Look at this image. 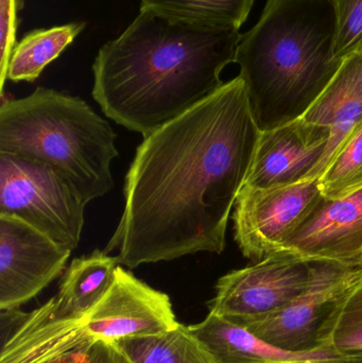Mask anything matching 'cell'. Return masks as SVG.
Here are the masks:
<instances>
[{"mask_svg": "<svg viewBox=\"0 0 362 363\" xmlns=\"http://www.w3.org/2000/svg\"><path fill=\"white\" fill-rule=\"evenodd\" d=\"M261 129L242 77L142 136L125 176V209L106 245L119 264L221 254Z\"/></svg>", "mask_w": 362, "mask_h": 363, "instance_id": "cell-1", "label": "cell"}, {"mask_svg": "<svg viewBox=\"0 0 362 363\" xmlns=\"http://www.w3.org/2000/svg\"><path fill=\"white\" fill-rule=\"evenodd\" d=\"M239 30L140 11L93 64L94 99L117 125L142 136L218 91L235 63Z\"/></svg>", "mask_w": 362, "mask_h": 363, "instance_id": "cell-2", "label": "cell"}, {"mask_svg": "<svg viewBox=\"0 0 362 363\" xmlns=\"http://www.w3.org/2000/svg\"><path fill=\"white\" fill-rule=\"evenodd\" d=\"M334 0H267L235 63L261 131L301 118L339 70Z\"/></svg>", "mask_w": 362, "mask_h": 363, "instance_id": "cell-3", "label": "cell"}, {"mask_svg": "<svg viewBox=\"0 0 362 363\" xmlns=\"http://www.w3.org/2000/svg\"><path fill=\"white\" fill-rule=\"evenodd\" d=\"M116 133L84 100L38 87L0 106V152L52 168L89 203L114 187Z\"/></svg>", "mask_w": 362, "mask_h": 363, "instance_id": "cell-4", "label": "cell"}, {"mask_svg": "<svg viewBox=\"0 0 362 363\" xmlns=\"http://www.w3.org/2000/svg\"><path fill=\"white\" fill-rule=\"evenodd\" d=\"M86 204L49 166L0 152V215L23 220L72 252L80 242Z\"/></svg>", "mask_w": 362, "mask_h": 363, "instance_id": "cell-5", "label": "cell"}, {"mask_svg": "<svg viewBox=\"0 0 362 363\" xmlns=\"http://www.w3.org/2000/svg\"><path fill=\"white\" fill-rule=\"evenodd\" d=\"M312 281L293 303L242 326L291 353L320 351V336L334 311L362 283V266L312 262ZM240 325V324H239Z\"/></svg>", "mask_w": 362, "mask_h": 363, "instance_id": "cell-6", "label": "cell"}, {"mask_svg": "<svg viewBox=\"0 0 362 363\" xmlns=\"http://www.w3.org/2000/svg\"><path fill=\"white\" fill-rule=\"evenodd\" d=\"M312 275V262L286 250L276 252L220 277L210 313L240 325L261 319L303 294Z\"/></svg>", "mask_w": 362, "mask_h": 363, "instance_id": "cell-7", "label": "cell"}, {"mask_svg": "<svg viewBox=\"0 0 362 363\" xmlns=\"http://www.w3.org/2000/svg\"><path fill=\"white\" fill-rule=\"evenodd\" d=\"M323 198L318 180L278 187L244 185L234 205V235L244 257L259 262L282 251Z\"/></svg>", "mask_w": 362, "mask_h": 363, "instance_id": "cell-8", "label": "cell"}, {"mask_svg": "<svg viewBox=\"0 0 362 363\" xmlns=\"http://www.w3.org/2000/svg\"><path fill=\"white\" fill-rule=\"evenodd\" d=\"M96 343L159 336L179 325L167 294L147 285L119 264L112 285L82 319Z\"/></svg>", "mask_w": 362, "mask_h": 363, "instance_id": "cell-9", "label": "cell"}, {"mask_svg": "<svg viewBox=\"0 0 362 363\" xmlns=\"http://www.w3.org/2000/svg\"><path fill=\"white\" fill-rule=\"evenodd\" d=\"M72 251L23 220L0 215V309L15 311L63 272Z\"/></svg>", "mask_w": 362, "mask_h": 363, "instance_id": "cell-10", "label": "cell"}, {"mask_svg": "<svg viewBox=\"0 0 362 363\" xmlns=\"http://www.w3.org/2000/svg\"><path fill=\"white\" fill-rule=\"evenodd\" d=\"M283 250L308 262L362 266V189L344 198L323 196Z\"/></svg>", "mask_w": 362, "mask_h": 363, "instance_id": "cell-11", "label": "cell"}, {"mask_svg": "<svg viewBox=\"0 0 362 363\" xmlns=\"http://www.w3.org/2000/svg\"><path fill=\"white\" fill-rule=\"evenodd\" d=\"M329 140L327 129L301 118L261 131L244 185L270 188L307 180Z\"/></svg>", "mask_w": 362, "mask_h": 363, "instance_id": "cell-12", "label": "cell"}, {"mask_svg": "<svg viewBox=\"0 0 362 363\" xmlns=\"http://www.w3.org/2000/svg\"><path fill=\"white\" fill-rule=\"evenodd\" d=\"M95 345L82 319L64 315L53 296L23 315L2 345L0 363H55Z\"/></svg>", "mask_w": 362, "mask_h": 363, "instance_id": "cell-13", "label": "cell"}, {"mask_svg": "<svg viewBox=\"0 0 362 363\" xmlns=\"http://www.w3.org/2000/svg\"><path fill=\"white\" fill-rule=\"evenodd\" d=\"M301 119L329 132L324 155L307 179L318 180L362 125V47L344 60L333 80Z\"/></svg>", "mask_w": 362, "mask_h": 363, "instance_id": "cell-14", "label": "cell"}, {"mask_svg": "<svg viewBox=\"0 0 362 363\" xmlns=\"http://www.w3.org/2000/svg\"><path fill=\"white\" fill-rule=\"evenodd\" d=\"M188 328L217 363L344 362V356L329 349L310 353L284 351L266 342L244 326L210 313L203 321Z\"/></svg>", "mask_w": 362, "mask_h": 363, "instance_id": "cell-15", "label": "cell"}, {"mask_svg": "<svg viewBox=\"0 0 362 363\" xmlns=\"http://www.w3.org/2000/svg\"><path fill=\"white\" fill-rule=\"evenodd\" d=\"M118 266L116 256L99 250L72 260L55 296L61 313L83 319L106 294Z\"/></svg>", "mask_w": 362, "mask_h": 363, "instance_id": "cell-16", "label": "cell"}, {"mask_svg": "<svg viewBox=\"0 0 362 363\" xmlns=\"http://www.w3.org/2000/svg\"><path fill=\"white\" fill-rule=\"evenodd\" d=\"M85 27V23H70L29 32L17 43L11 53L6 80L34 82L46 66L57 59Z\"/></svg>", "mask_w": 362, "mask_h": 363, "instance_id": "cell-17", "label": "cell"}, {"mask_svg": "<svg viewBox=\"0 0 362 363\" xmlns=\"http://www.w3.org/2000/svg\"><path fill=\"white\" fill-rule=\"evenodd\" d=\"M112 345L128 363H217L188 326L181 323L159 336L129 339Z\"/></svg>", "mask_w": 362, "mask_h": 363, "instance_id": "cell-18", "label": "cell"}, {"mask_svg": "<svg viewBox=\"0 0 362 363\" xmlns=\"http://www.w3.org/2000/svg\"><path fill=\"white\" fill-rule=\"evenodd\" d=\"M255 0H142L140 11H152L170 18L239 30Z\"/></svg>", "mask_w": 362, "mask_h": 363, "instance_id": "cell-19", "label": "cell"}, {"mask_svg": "<svg viewBox=\"0 0 362 363\" xmlns=\"http://www.w3.org/2000/svg\"><path fill=\"white\" fill-rule=\"evenodd\" d=\"M322 349L344 356L362 350V283L337 307L320 336Z\"/></svg>", "mask_w": 362, "mask_h": 363, "instance_id": "cell-20", "label": "cell"}, {"mask_svg": "<svg viewBox=\"0 0 362 363\" xmlns=\"http://www.w3.org/2000/svg\"><path fill=\"white\" fill-rule=\"evenodd\" d=\"M322 196L339 199L362 189V125L318 179Z\"/></svg>", "mask_w": 362, "mask_h": 363, "instance_id": "cell-21", "label": "cell"}, {"mask_svg": "<svg viewBox=\"0 0 362 363\" xmlns=\"http://www.w3.org/2000/svg\"><path fill=\"white\" fill-rule=\"evenodd\" d=\"M337 13L336 55L344 60L362 47V0H334Z\"/></svg>", "mask_w": 362, "mask_h": 363, "instance_id": "cell-22", "label": "cell"}, {"mask_svg": "<svg viewBox=\"0 0 362 363\" xmlns=\"http://www.w3.org/2000/svg\"><path fill=\"white\" fill-rule=\"evenodd\" d=\"M1 17V63H0V84L4 89L6 80V69L13 49L16 46V34L18 29L19 11L23 9V0H0Z\"/></svg>", "mask_w": 362, "mask_h": 363, "instance_id": "cell-23", "label": "cell"}, {"mask_svg": "<svg viewBox=\"0 0 362 363\" xmlns=\"http://www.w3.org/2000/svg\"><path fill=\"white\" fill-rule=\"evenodd\" d=\"M84 363H127L121 354L108 343L98 342L94 345L91 357Z\"/></svg>", "mask_w": 362, "mask_h": 363, "instance_id": "cell-24", "label": "cell"}, {"mask_svg": "<svg viewBox=\"0 0 362 363\" xmlns=\"http://www.w3.org/2000/svg\"><path fill=\"white\" fill-rule=\"evenodd\" d=\"M94 347L89 350H84V351L76 352L63 359L55 363H84L91 357V352H93Z\"/></svg>", "mask_w": 362, "mask_h": 363, "instance_id": "cell-25", "label": "cell"}, {"mask_svg": "<svg viewBox=\"0 0 362 363\" xmlns=\"http://www.w3.org/2000/svg\"><path fill=\"white\" fill-rule=\"evenodd\" d=\"M344 363H362V350L344 355Z\"/></svg>", "mask_w": 362, "mask_h": 363, "instance_id": "cell-26", "label": "cell"}, {"mask_svg": "<svg viewBox=\"0 0 362 363\" xmlns=\"http://www.w3.org/2000/svg\"><path fill=\"white\" fill-rule=\"evenodd\" d=\"M281 363H344L337 362H281Z\"/></svg>", "mask_w": 362, "mask_h": 363, "instance_id": "cell-27", "label": "cell"}, {"mask_svg": "<svg viewBox=\"0 0 362 363\" xmlns=\"http://www.w3.org/2000/svg\"><path fill=\"white\" fill-rule=\"evenodd\" d=\"M125 362H127V360H125ZM128 363V362H127Z\"/></svg>", "mask_w": 362, "mask_h": 363, "instance_id": "cell-28", "label": "cell"}]
</instances>
